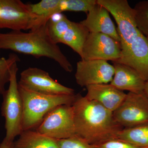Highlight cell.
Masks as SVG:
<instances>
[{
    "instance_id": "d6986e66",
    "label": "cell",
    "mask_w": 148,
    "mask_h": 148,
    "mask_svg": "<svg viewBox=\"0 0 148 148\" xmlns=\"http://www.w3.org/2000/svg\"><path fill=\"white\" fill-rule=\"evenodd\" d=\"M133 9L137 28L148 39V0L139 2Z\"/></svg>"
},
{
    "instance_id": "d4e9b609",
    "label": "cell",
    "mask_w": 148,
    "mask_h": 148,
    "mask_svg": "<svg viewBox=\"0 0 148 148\" xmlns=\"http://www.w3.org/2000/svg\"><path fill=\"white\" fill-rule=\"evenodd\" d=\"M144 92L145 94L148 97V80L146 82Z\"/></svg>"
},
{
    "instance_id": "8992f818",
    "label": "cell",
    "mask_w": 148,
    "mask_h": 148,
    "mask_svg": "<svg viewBox=\"0 0 148 148\" xmlns=\"http://www.w3.org/2000/svg\"><path fill=\"white\" fill-rule=\"evenodd\" d=\"M97 1L112 15L116 21L121 53L125 52L141 34L135 24L133 8L127 0H97Z\"/></svg>"
},
{
    "instance_id": "cb8c5ba5",
    "label": "cell",
    "mask_w": 148,
    "mask_h": 148,
    "mask_svg": "<svg viewBox=\"0 0 148 148\" xmlns=\"http://www.w3.org/2000/svg\"><path fill=\"white\" fill-rule=\"evenodd\" d=\"M13 142L7 141L4 138L0 144V148H12Z\"/></svg>"
},
{
    "instance_id": "6da1fadb",
    "label": "cell",
    "mask_w": 148,
    "mask_h": 148,
    "mask_svg": "<svg viewBox=\"0 0 148 148\" xmlns=\"http://www.w3.org/2000/svg\"><path fill=\"white\" fill-rule=\"evenodd\" d=\"M73 106L76 135L92 145L117 139L123 128L115 120L113 112L86 96L76 95Z\"/></svg>"
},
{
    "instance_id": "e0dca14e",
    "label": "cell",
    "mask_w": 148,
    "mask_h": 148,
    "mask_svg": "<svg viewBox=\"0 0 148 148\" xmlns=\"http://www.w3.org/2000/svg\"><path fill=\"white\" fill-rule=\"evenodd\" d=\"M60 3V0H42L36 4H29L31 13L35 18L33 30L46 25L52 16L61 14Z\"/></svg>"
},
{
    "instance_id": "7c38bea8",
    "label": "cell",
    "mask_w": 148,
    "mask_h": 148,
    "mask_svg": "<svg viewBox=\"0 0 148 148\" xmlns=\"http://www.w3.org/2000/svg\"><path fill=\"white\" fill-rule=\"evenodd\" d=\"M114 69L108 61L103 60H83L77 64L76 81L82 87L90 85L111 82Z\"/></svg>"
},
{
    "instance_id": "9a60e30c",
    "label": "cell",
    "mask_w": 148,
    "mask_h": 148,
    "mask_svg": "<svg viewBox=\"0 0 148 148\" xmlns=\"http://www.w3.org/2000/svg\"><path fill=\"white\" fill-rule=\"evenodd\" d=\"M114 74L110 84L120 90L143 93L146 81L135 70L125 64L112 62Z\"/></svg>"
},
{
    "instance_id": "44dd1931",
    "label": "cell",
    "mask_w": 148,
    "mask_h": 148,
    "mask_svg": "<svg viewBox=\"0 0 148 148\" xmlns=\"http://www.w3.org/2000/svg\"><path fill=\"white\" fill-rule=\"evenodd\" d=\"M97 3V0H60L59 10L83 12L87 13Z\"/></svg>"
},
{
    "instance_id": "ac0fdd59",
    "label": "cell",
    "mask_w": 148,
    "mask_h": 148,
    "mask_svg": "<svg viewBox=\"0 0 148 148\" xmlns=\"http://www.w3.org/2000/svg\"><path fill=\"white\" fill-rule=\"evenodd\" d=\"M117 139L140 147L148 148V123L123 128L119 133Z\"/></svg>"
},
{
    "instance_id": "7a4b0ae2",
    "label": "cell",
    "mask_w": 148,
    "mask_h": 148,
    "mask_svg": "<svg viewBox=\"0 0 148 148\" xmlns=\"http://www.w3.org/2000/svg\"><path fill=\"white\" fill-rule=\"evenodd\" d=\"M2 49L32 56L36 58H51L66 71L71 73L73 71L70 61L51 38L47 24L29 33L12 31L5 34L0 33V49Z\"/></svg>"
},
{
    "instance_id": "5bb4252c",
    "label": "cell",
    "mask_w": 148,
    "mask_h": 148,
    "mask_svg": "<svg viewBox=\"0 0 148 148\" xmlns=\"http://www.w3.org/2000/svg\"><path fill=\"white\" fill-rule=\"evenodd\" d=\"M86 88V98L99 103L113 112L121 105L126 97V94L123 91L110 84L90 85Z\"/></svg>"
},
{
    "instance_id": "603a6c76",
    "label": "cell",
    "mask_w": 148,
    "mask_h": 148,
    "mask_svg": "<svg viewBox=\"0 0 148 148\" xmlns=\"http://www.w3.org/2000/svg\"><path fill=\"white\" fill-rule=\"evenodd\" d=\"M92 146L93 148H143L118 139H113Z\"/></svg>"
},
{
    "instance_id": "4fadbf2b",
    "label": "cell",
    "mask_w": 148,
    "mask_h": 148,
    "mask_svg": "<svg viewBox=\"0 0 148 148\" xmlns=\"http://www.w3.org/2000/svg\"><path fill=\"white\" fill-rule=\"evenodd\" d=\"M87 14L86 18L80 23L89 33H102L120 42L118 32L106 8L97 3Z\"/></svg>"
},
{
    "instance_id": "30bf717a",
    "label": "cell",
    "mask_w": 148,
    "mask_h": 148,
    "mask_svg": "<svg viewBox=\"0 0 148 148\" xmlns=\"http://www.w3.org/2000/svg\"><path fill=\"white\" fill-rule=\"evenodd\" d=\"M35 21L29 4L20 0H0V29L31 31Z\"/></svg>"
},
{
    "instance_id": "7402d4cb",
    "label": "cell",
    "mask_w": 148,
    "mask_h": 148,
    "mask_svg": "<svg viewBox=\"0 0 148 148\" xmlns=\"http://www.w3.org/2000/svg\"><path fill=\"white\" fill-rule=\"evenodd\" d=\"M56 140L60 148H93L86 140L77 135L67 139Z\"/></svg>"
},
{
    "instance_id": "ffe728a7",
    "label": "cell",
    "mask_w": 148,
    "mask_h": 148,
    "mask_svg": "<svg viewBox=\"0 0 148 148\" xmlns=\"http://www.w3.org/2000/svg\"><path fill=\"white\" fill-rule=\"evenodd\" d=\"M20 61L17 55L12 53L8 58L0 57V94L2 95L5 91V84L9 82L11 67L15 63Z\"/></svg>"
},
{
    "instance_id": "52a82bcc",
    "label": "cell",
    "mask_w": 148,
    "mask_h": 148,
    "mask_svg": "<svg viewBox=\"0 0 148 148\" xmlns=\"http://www.w3.org/2000/svg\"><path fill=\"white\" fill-rule=\"evenodd\" d=\"M36 131L55 140L76 135L73 105H61L51 110L37 127Z\"/></svg>"
},
{
    "instance_id": "9c48e42d",
    "label": "cell",
    "mask_w": 148,
    "mask_h": 148,
    "mask_svg": "<svg viewBox=\"0 0 148 148\" xmlns=\"http://www.w3.org/2000/svg\"><path fill=\"white\" fill-rule=\"evenodd\" d=\"M19 86L27 90L49 95H73L74 90L52 79L48 72L29 67L20 74Z\"/></svg>"
},
{
    "instance_id": "5b68a950",
    "label": "cell",
    "mask_w": 148,
    "mask_h": 148,
    "mask_svg": "<svg viewBox=\"0 0 148 148\" xmlns=\"http://www.w3.org/2000/svg\"><path fill=\"white\" fill-rule=\"evenodd\" d=\"M47 26L54 43L68 45L81 57L84 45L89 33L82 24L71 21L64 14H61L58 18L51 17Z\"/></svg>"
},
{
    "instance_id": "8fae6325",
    "label": "cell",
    "mask_w": 148,
    "mask_h": 148,
    "mask_svg": "<svg viewBox=\"0 0 148 148\" xmlns=\"http://www.w3.org/2000/svg\"><path fill=\"white\" fill-rule=\"evenodd\" d=\"M120 42L108 35L89 33L82 51V60H103L116 62L121 56Z\"/></svg>"
},
{
    "instance_id": "ba28073f",
    "label": "cell",
    "mask_w": 148,
    "mask_h": 148,
    "mask_svg": "<svg viewBox=\"0 0 148 148\" xmlns=\"http://www.w3.org/2000/svg\"><path fill=\"white\" fill-rule=\"evenodd\" d=\"M113 116L123 128L148 123V97L144 92H128Z\"/></svg>"
},
{
    "instance_id": "2e32d148",
    "label": "cell",
    "mask_w": 148,
    "mask_h": 148,
    "mask_svg": "<svg viewBox=\"0 0 148 148\" xmlns=\"http://www.w3.org/2000/svg\"><path fill=\"white\" fill-rule=\"evenodd\" d=\"M12 148H60L57 140L29 130L22 131Z\"/></svg>"
},
{
    "instance_id": "3957f363",
    "label": "cell",
    "mask_w": 148,
    "mask_h": 148,
    "mask_svg": "<svg viewBox=\"0 0 148 148\" xmlns=\"http://www.w3.org/2000/svg\"><path fill=\"white\" fill-rule=\"evenodd\" d=\"M23 106L22 131L38 127L50 111L61 105H73L75 94L49 95L30 91L19 86Z\"/></svg>"
},
{
    "instance_id": "277c9868",
    "label": "cell",
    "mask_w": 148,
    "mask_h": 148,
    "mask_svg": "<svg viewBox=\"0 0 148 148\" xmlns=\"http://www.w3.org/2000/svg\"><path fill=\"white\" fill-rule=\"evenodd\" d=\"M18 71L17 63H15L11 67L9 86L2 94L1 106L2 115L5 119L6 135L4 138L13 142L15 137L23 131V106L16 77Z\"/></svg>"
}]
</instances>
